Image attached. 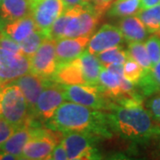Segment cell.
Instances as JSON below:
<instances>
[{
    "label": "cell",
    "instance_id": "obj_14",
    "mask_svg": "<svg viewBox=\"0 0 160 160\" xmlns=\"http://www.w3.org/2000/svg\"><path fill=\"white\" fill-rule=\"evenodd\" d=\"M52 79L63 86L86 85L78 57L69 62L58 65Z\"/></svg>",
    "mask_w": 160,
    "mask_h": 160
},
{
    "label": "cell",
    "instance_id": "obj_37",
    "mask_svg": "<svg viewBox=\"0 0 160 160\" xmlns=\"http://www.w3.org/2000/svg\"><path fill=\"white\" fill-rule=\"evenodd\" d=\"M18 159L17 157H15L14 155L8 153L6 151H2L0 150V160H14Z\"/></svg>",
    "mask_w": 160,
    "mask_h": 160
},
{
    "label": "cell",
    "instance_id": "obj_32",
    "mask_svg": "<svg viewBox=\"0 0 160 160\" xmlns=\"http://www.w3.org/2000/svg\"><path fill=\"white\" fill-rule=\"evenodd\" d=\"M15 130L16 127H14L3 118H0V147L11 137Z\"/></svg>",
    "mask_w": 160,
    "mask_h": 160
},
{
    "label": "cell",
    "instance_id": "obj_35",
    "mask_svg": "<svg viewBox=\"0 0 160 160\" xmlns=\"http://www.w3.org/2000/svg\"><path fill=\"white\" fill-rule=\"evenodd\" d=\"M64 6V9L68 10L77 6H83L90 3V0H62Z\"/></svg>",
    "mask_w": 160,
    "mask_h": 160
},
{
    "label": "cell",
    "instance_id": "obj_3",
    "mask_svg": "<svg viewBox=\"0 0 160 160\" xmlns=\"http://www.w3.org/2000/svg\"><path fill=\"white\" fill-rule=\"evenodd\" d=\"M0 118L9 122L16 129L26 125H38L21 88L9 83L0 88Z\"/></svg>",
    "mask_w": 160,
    "mask_h": 160
},
{
    "label": "cell",
    "instance_id": "obj_30",
    "mask_svg": "<svg viewBox=\"0 0 160 160\" xmlns=\"http://www.w3.org/2000/svg\"><path fill=\"white\" fill-rule=\"evenodd\" d=\"M149 97L145 103V108L149 111L156 124L160 126V92Z\"/></svg>",
    "mask_w": 160,
    "mask_h": 160
},
{
    "label": "cell",
    "instance_id": "obj_6",
    "mask_svg": "<svg viewBox=\"0 0 160 160\" xmlns=\"http://www.w3.org/2000/svg\"><path fill=\"white\" fill-rule=\"evenodd\" d=\"M64 100L66 99L62 85L52 79L40 93L32 112L33 118L36 120L48 121L64 102Z\"/></svg>",
    "mask_w": 160,
    "mask_h": 160
},
{
    "label": "cell",
    "instance_id": "obj_9",
    "mask_svg": "<svg viewBox=\"0 0 160 160\" xmlns=\"http://www.w3.org/2000/svg\"><path fill=\"white\" fill-rule=\"evenodd\" d=\"M30 72L29 58L0 48V82L6 86Z\"/></svg>",
    "mask_w": 160,
    "mask_h": 160
},
{
    "label": "cell",
    "instance_id": "obj_26",
    "mask_svg": "<svg viewBox=\"0 0 160 160\" xmlns=\"http://www.w3.org/2000/svg\"><path fill=\"white\" fill-rule=\"evenodd\" d=\"M127 52L129 57L142 66L144 72L149 71L152 68V63L142 42H129Z\"/></svg>",
    "mask_w": 160,
    "mask_h": 160
},
{
    "label": "cell",
    "instance_id": "obj_18",
    "mask_svg": "<svg viewBox=\"0 0 160 160\" xmlns=\"http://www.w3.org/2000/svg\"><path fill=\"white\" fill-rule=\"evenodd\" d=\"M119 29L128 42H143L148 38V30L137 16H126L119 22Z\"/></svg>",
    "mask_w": 160,
    "mask_h": 160
},
{
    "label": "cell",
    "instance_id": "obj_5",
    "mask_svg": "<svg viewBox=\"0 0 160 160\" xmlns=\"http://www.w3.org/2000/svg\"><path fill=\"white\" fill-rule=\"evenodd\" d=\"M65 99L94 109H110L114 102L106 97L98 86L89 85L63 86Z\"/></svg>",
    "mask_w": 160,
    "mask_h": 160
},
{
    "label": "cell",
    "instance_id": "obj_21",
    "mask_svg": "<svg viewBox=\"0 0 160 160\" xmlns=\"http://www.w3.org/2000/svg\"><path fill=\"white\" fill-rule=\"evenodd\" d=\"M141 94L149 97L160 92V60L152 66L150 70L144 72L137 84Z\"/></svg>",
    "mask_w": 160,
    "mask_h": 160
},
{
    "label": "cell",
    "instance_id": "obj_17",
    "mask_svg": "<svg viewBox=\"0 0 160 160\" xmlns=\"http://www.w3.org/2000/svg\"><path fill=\"white\" fill-rule=\"evenodd\" d=\"M31 11L29 0H4L0 6V22H8L30 15Z\"/></svg>",
    "mask_w": 160,
    "mask_h": 160
},
{
    "label": "cell",
    "instance_id": "obj_23",
    "mask_svg": "<svg viewBox=\"0 0 160 160\" xmlns=\"http://www.w3.org/2000/svg\"><path fill=\"white\" fill-rule=\"evenodd\" d=\"M141 10V0H117L109 8V14L115 17H126L136 15Z\"/></svg>",
    "mask_w": 160,
    "mask_h": 160
},
{
    "label": "cell",
    "instance_id": "obj_13",
    "mask_svg": "<svg viewBox=\"0 0 160 160\" xmlns=\"http://www.w3.org/2000/svg\"><path fill=\"white\" fill-rule=\"evenodd\" d=\"M90 37L62 38L56 40L57 66L79 57L88 45Z\"/></svg>",
    "mask_w": 160,
    "mask_h": 160
},
{
    "label": "cell",
    "instance_id": "obj_8",
    "mask_svg": "<svg viewBox=\"0 0 160 160\" xmlns=\"http://www.w3.org/2000/svg\"><path fill=\"white\" fill-rule=\"evenodd\" d=\"M30 72L40 77L52 78L57 69L56 40L47 38L38 50L29 57Z\"/></svg>",
    "mask_w": 160,
    "mask_h": 160
},
{
    "label": "cell",
    "instance_id": "obj_25",
    "mask_svg": "<svg viewBox=\"0 0 160 160\" xmlns=\"http://www.w3.org/2000/svg\"><path fill=\"white\" fill-rule=\"evenodd\" d=\"M47 38H49L46 32L39 29H36L26 38H24L21 43H19L22 48L23 55L29 58L31 57L35 52L38 50V48L43 44V42Z\"/></svg>",
    "mask_w": 160,
    "mask_h": 160
},
{
    "label": "cell",
    "instance_id": "obj_22",
    "mask_svg": "<svg viewBox=\"0 0 160 160\" xmlns=\"http://www.w3.org/2000/svg\"><path fill=\"white\" fill-rule=\"evenodd\" d=\"M136 15L142 22L148 32L160 34V4L147 9H142Z\"/></svg>",
    "mask_w": 160,
    "mask_h": 160
},
{
    "label": "cell",
    "instance_id": "obj_7",
    "mask_svg": "<svg viewBox=\"0 0 160 160\" xmlns=\"http://www.w3.org/2000/svg\"><path fill=\"white\" fill-rule=\"evenodd\" d=\"M96 139L83 132L64 133L61 142L65 148L69 160H87L101 158L93 143Z\"/></svg>",
    "mask_w": 160,
    "mask_h": 160
},
{
    "label": "cell",
    "instance_id": "obj_10",
    "mask_svg": "<svg viewBox=\"0 0 160 160\" xmlns=\"http://www.w3.org/2000/svg\"><path fill=\"white\" fill-rule=\"evenodd\" d=\"M31 6L37 28L46 34L53 22L65 11L62 0H38Z\"/></svg>",
    "mask_w": 160,
    "mask_h": 160
},
{
    "label": "cell",
    "instance_id": "obj_34",
    "mask_svg": "<svg viewBox=\"0 0 160 160\" xmlns=\"http://www.w3.org/2000/svg\"><path fill=\"white\" fill-rule=\"evenodd\" d=\"M49 159L53 160H66L68 159V155L65 150V148L62 145V143H58L57 145L54 147V149L52 152L50 158Z\"/></svg>",
    "mask_w": 160,
    "mask_h": 160
},
{
    "label": "cell",
    "instance_id": "obj_16",
    "mask_svg": "<svg viewBox=\"0 0 160 160\" xmlns=\"http://www.w3.org/2000/svg\"><path fill=\"white\" fill-rule=\"evenodd\" d=\"M0 26L7 36H9L18 43H21L29 34L38 29L34 18L32 17L31 14L14 21L5 22V25L0 24Z\"/></svg>",
    "mask_w": 160,
    "mask_h": 160
},
{
    "label": "cell",
    "instance_id": "obj_33",
    "mask_svg": "<svg viewBox=\"0 0 160 160\" xmlns=\"http://www.w3.org/2000/svg\"><path fill=\"white\" fill-rule=\"evenodd\" d=\"M116 1L117 0H90V3L93 6L98 13L102 16L106 12L109 10Z\"/></svg>",
    "mask_w": 160,
    "mask_h": 160
},
{
    "label": "cell",
    "instance_id": "obj_12",
    "mask_svg": "<svg viewBox=\"0 0 160 160\" xmlns=\"http://www.w3.org/2000/svg\"><path fill=\"white\" fill-rule=\"evenodd\" d=\"M51 80L52 78H43L32 72H29L20 77L16 80L12 81V83H14L21 88L32 114L40 93Z\"/></svg>",
    "mask_w": 160,
    "mask_h": 160
},
{
    "label": "cell",
    "instance_id": "obj_24",
    "mask_svg": "<svg viewBox=\"0 0 160 160\" xmlns=\"http://www.w3.org/2000/svg\"><path fill=\"white\" fill-rule=\"evenodd\" d=\"M96 57L102 66L106 68L107 66L113 63L124 64L129 58V54L127 51H125L122 47L118 46L99 52L96 54Z\"/></svg>",
    "mask_w": 160,
    "mask_h": 160
},
{
    "label": "cell",
    "instance_id": "obj_2",
    "mask_svg": "<svg viewBox=\"0 0 160 160\" xmlns=\"http://www.w3.org/2000/svg\"><path fill=\"white\" fill-rule=\"evenodd\" d=\"M46 127L67 132H83L95 139L110 136L108 113L88 108L78 103L63 102L54 115L46 121Z\"/></svg>",
    "mask_w": 160,
    "mask_h": 160
},
{
    "label": "cell",
    "instance_id": "obj_15",
    "mask_svg": "<svg viewBox=\"0 0 160 160\" xmlns=\"http://www.w3.org/2000/svg\"><path fill=\"white\" fill-rule=\"evenodd\" d=\"M39 125H26L17 128L12 136L1 147L0 150L14 155L20 159L26 144L33 137Z\"/></svg>",
    "mask_w": 160,
    "mask_h": 160
},
{
    "label": "cell",
    "instance_id": "obj_31",
    "mask_svg": "<svg viewBox=\"0 0 160 160\" xmlns=\"http://www.w3.org/2000/svg\"><path fill=\"white\" fill-rule=\"evenodd\" d=\"M0 48L13 52V53H16V54L23 55L20 44L11 38L9 36H7L2 29L1 26H0Z\"/></svg>",
    "mask_w": 160,
    "mask_h": 160
},
{
    "label": "cell",
    "instance_id": "obj_1",
    "mask_svg": "<svg viewBox=\"0 0 160 160\" xmlns=\"http://www.w3.org/2000/svg\"><path fill=\"white\" fill-rule=\"evenodd\" d=\"M108 113L111 129L122 137L132 142H145L157 135L160 126L156 124L147 109L143 106V98L136 92L131 96L117 99Z\"/></svg>",
    "mask_w": 160,
    "mask_h": 160
},
{
    "label": "cell",
    "instance_id": "obj_28",
    "mask_svg": "<svg viewBox=\"0 0 160 160\" xmlns=\"http://www.w3.org/2000/svg\"><path fill=\"white\" fill-rule=\"evenodd\" d=\"M144 45L153 66L160 60V34L150 36L147 38Z\"/></svg>",
    "mask_w": 160,
    "mask_h": 160
},
{
    "label": "cell",
    "instance_id": "obj_36",
    "mask_svg": "<svg viewBox=\"0 0 160 160\" xmlns=\"http://www.w3.org/2000/svg\"><path fill=\"white\" fill-rule=\"evenodd\" d=\"M158 4H160V0H141V8L147 9Z\"/></svg>",
    "mask_w": 160,
    "mask_h": 160
},
{
    "label": "cell",
    "instance_id": "obj_29",
    "mask_svg": "<svg viewBox=\"0 0 160 160\" xmlns=\"http://www.w3.org/2000/svg\"><path fill=\"white\" fill-rule=\"evenodd\" d=\"M67 18H68L67 12L64 11L53 22L49 30L47 31V36H48L49 38H52V39L54 40L62 38L63 35H64L65 25H66V22H67Z\"/></svg>",
    "mask_w": 160,
    "mask_h": 160
},
{
    "label": "cell",
    "instance_id": "obj_40",
    "mask_svg": "<svg viewBox=\"0 0 160 160\" xmlns=\"http://www.w3.org/2000/svg\"><path fill=\"white\" fill-rule=\"evenodd\" d=\"M3 86H4V85H3V84H2V83L0 82V88H1V87H3Z\"/></svg>",
    "mask_w": 160,
    "mask_h": 160
},
{
    "label": "cell",
    "instance_id": "obj_19",
    "mask_svg": "<svg viewBox=\"0 0 160 160\" xmlns=\"http://www.w3.org/2000/svg\"><path fill=\"white\" fill-rule=\"evenodd\" d=\"M78 59L86 85L99 86V77L102 66L98 58L88 51H84Z\"/></svg>",
    "mask_w": 160,
    "mask_h": 160
},
{
    "label": "cell",
    "instance_id": "obj_41",
    "mask_svg": "<svg viewBox=\"0 0 160 160\" xmlns=\"http://www.w3.org/2000/svg\"><path fill=\"white\" fill-rule=\"evenodd\" d=\"M3 1H4V0H0V6H1V4L3 3Z\"/></svg>",
    "mask_w": 160,
    "mask_h": 160
},
{
    "label": "cell",
    "instance_id": "obj_20",
    "mask_svg": "<svg viewBox=\"0 0 160 160\" xmlns=\"http://www.w3.org/2000/svg\"><path fill=\"white\" fill-rule=\"evenodd\" d=\"M124 76H117L109 69L102 67L99 77L98 88L106 97L109 99H118L123 96L120 86V79Z\"/></svg>",
    "mask_w": 160,
    "mask_h": 160
},
{
    "label": "cell",
    "instance_id": "obj_27",
    "mask_svg": "<svg viewBox=\"0 0 160 160\" xmlns=\"http://www.w3.org/2000/svg\"><path fill=\"white\" fill-rule=\"evenodd\" d=\"M143 69L133 59L129 57L123 65V75L124 78L134 85H137L142 77Z\"/></svg>",
    "mask_w": 160,
    "mask_h": 160
},
{
    "label": "cell",
    "instance_id": "obj_38",
    "mask_svg": "<svg viewBox=\"0 0 160 160\" xmlns=\"http://www.w3.org/2000/svg\"><path fill=\"white\" fill-rule=\"evenodd\" d=\"M157 135H158V138H159V145H160V127H159V129H158V133H157Z\"/></svg>",
    "mask_w": 160,
    "mask_h": 160
},
{
    "label": "cell",
    "instance_id": "obj_11",
    "mask_svg": "<svg viewBox=\"0 0 160 160\" xmlns=\"http://www.w3.org/2000/svg\"><path fill=\"white\" fill-rule=\"evenodd\" d=\"M124 41V37L119 28L110 24H104L95 34L90 38L88 50L92 54L109 49L110 47L119 46Z\"/></svg>",
    "mask_w": 160,
    "mask_h": 160
},
{
    "label": "cell",
    "instance_id": "obj_39",
    "mask_svg": "<svg viewBox=\"0 0 160 160\" xmlns=\"http://www.w3.org/2000/svg\"><path fill=\"white\" fill-rule=\"evenodd\" d=\"M30 1V3H31V6H32V4H34L35 2H37L38 0H29Z\"/></svg>",
    "mask_w": 160,
    "mask_h": 160
},
{
    "label": "cell",
    "instance_id": "obj_4",
    "mask_svg": "<svg viewBox=\"0 0 160 160\" xmlns=\"http://www.w3.org/2000/svg\"><path fill=\"white\" fill-rule=\"evenodd\" d=\"M64 133L50 128L38 126L33 137L25 146L20 159H49L54 147L62 140Z\"/></svg>",
    "mask_w": 160,
    "mask_h": 160
}]
</instances>
